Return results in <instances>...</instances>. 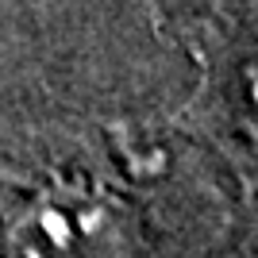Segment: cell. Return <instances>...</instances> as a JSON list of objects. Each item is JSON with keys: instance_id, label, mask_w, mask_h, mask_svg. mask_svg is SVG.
<instances>
[{"instance_id": "1", "label": "cell", "mask_w": 258, "mask_h": 258, "mask_svg": "<svg viewBox=\"0 0 258 258\" xmlns=\"http://www.w3.org/2000/svg\"><path fill=\"white\" fill-rule=\"evenodd\" d=\"M116 239L112 201L85 185H50L12 216V258H100Z\"/></svg>"}]
</instances>
